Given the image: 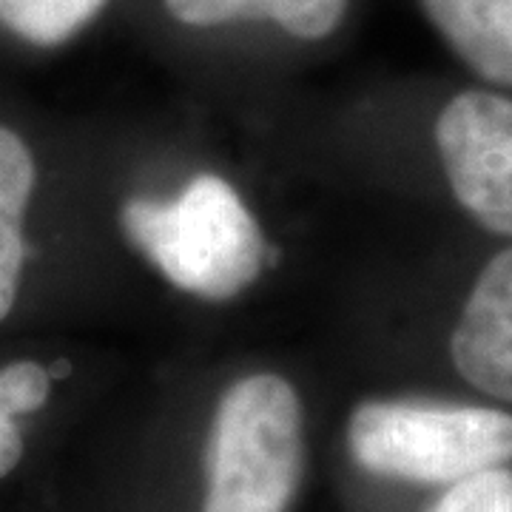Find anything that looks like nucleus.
Instances as JSON below:
<instances>
[{
  "label": "nucleus",
  "mask_w": 512,
  "mask_h": 512,
  "mask_svg": "<svg viewBox=\"0 0 512 512\" xmlns=\"http://www.w3.org/2000/svg\"><path fill=\"white\" fill-rule=\"evenodd\" d=\"M421 12L473 72L512 89V0H419Z\"/></svg>",
  "instance_id": "6"
},
{
  "label": "nucleus",
  "mask_w": 512,
  "mask_h": 512,
  "mask_svg": "<svg viewBox=\"0 0 512 512\" xmlns=\"http://www.w3.org/2000/svg\"><path fill=\"white\" fill-rule=\"evenodd\" d=\"M350 456L379 476L456 484L512 461V416L493 407L365 402L348 424Z\"/></svg>",
  "instance_id": "3"
},
{
  "label": "nucleus",
  "mask_w": 512,
  "mask_h": 512,
  "mask_svg": "<svg viewBox=\"0 0 512 512\" xmlns=\"http://www.w3.org/2000/svg\"><path fill=\"white\" fill-rule=\"evenodd\" d=\"M302 464V404L291 382L245 376L225 390L214 416L202 512H285Z\"/></svg>",
  "instance_id": "2"
},
{
  "label": "nucleus",
  "mask_w": 512,
  "mask_h": 512,
  "mask_svg": "<svg viewBox=\"0 0 512 512\" xmlns=\"http://www.w3.org/2000/svg\"><path fill=\"white\" fill-rule=\"evenodd\" d=\"M37 165L12 128L0 126V322L15 308L26 262L23 220L35 194Z\"/></svg>",
  "instance_id": "8"
},
{
  "label": "nucleus",
  "mask_w": 512,
  "mask_h": 512,
  "mask_svg": "<svg viewBox=\"0 0 512 512\" xmlns=\"http://www.w3.org/2000/svg\"><path fill=\"white\" fill-rule=\"evenodd\" d=\"M450 359L464 382L512 402V245L481 268L450 336Z\"/></svg>",
  "instance_id": "5"
},
{
  "label": "nucleus",
  "mask_w": 512,
  "mask_h": 512,
  "mask_svg": "<svg viewBox=\"0 0 512 512\" xmlns=\"http://www.w3.org/2000/svg\"><path fill=\"white\" fill-rule=\"evenodd\" d=\"M430 512H512V470L501 464L461 478Z\"/></svg>",
  "instance_id": "10"
},
{
  "label": "nucleus",
  "mask_w": 512,
  "mask_h": 512,
  "mask_svg": "<svg viewBox=\"0 0 512 512\" xmlns=\"http://www.w3.org/2000/svg\"><path fill=\"white\" fill-rule=\"evenodd\" d=\"M120 225L174 288L208 302L234 299L265 268L259 222L217 174L194 177L177 200H128Z\"/></svg>",
  "instance_id": "1"
},
{
  "label": "nucleus",
  "mask_w": 512,
  "mask_h": 512,
  "mask_svg": "<svg viewBox=\"0 0 512 512\" xmlns=\"http://www.w3.org/2000/svg\"><path fill=\"white\" fill-rule=\"evenodd\" d=\"M165 9L185 26L271 20L299 40H322L345 18L348 0H165Z\"/></svg>",
  "instance_id": "7"
},
{
  "label": "nucleus",
  "mask_w": 512,
  "mask_h": 512,
  "mask_svg": "<svg viewBox=\"0 0 512 512\" xmlns=\"http://www.w3.org/2000/svg\"><path fill=\"white\" fill-rule=\"evenodd\" d=\"M20 456H23V439L18 424L0 410V478L9 476L18 467Z\"/></svg>",
  "instance_id": "12"
},
{
  "label": "nucleus",
  "mask_w": 512,
  "mask_h": 512,
  "mask_svg": "<svg viewBox=\"0 0 512 512\" xmlns=\"http://www.w3.org/2000/svg\"><path fill=\"white\" fill-rule=\"evenodd\" d=\"M436 148L467 217L512 239V97L490 89L456 94L436 120Z\"/></svg>",
  "instance_id": "4"
},
{
  "label": "nucleus",
  "mask_w": 512,
  "mask_h": 512,
  "mask_svg": "<svg viewBox=\"0 0 512 512\" xmlns=\"http://www.w3.org/2000/svg\"><path fill=\"white\" fill-rule=\"evenodd\" d=\"M109 0H0V23L35 46L74 37Z\"/></svg>",
  "instance_id": "9"
},
{
  "label": "nucleus",
  "mask_w": 512,
  "mask_h": 512,
  "mask_svg": "<svg viewBox=\"0 0 512 512\" xmlns=\"http://www.w3.org/2000/svg\"><path fill=\"white\" fill-rule=\"evenodd\" d=\"M52 373L37 362H15L0 370V410L6 416L35 413L49 399Z\"/></svg>",
  "instance_id": "11"
}]
</instances>
